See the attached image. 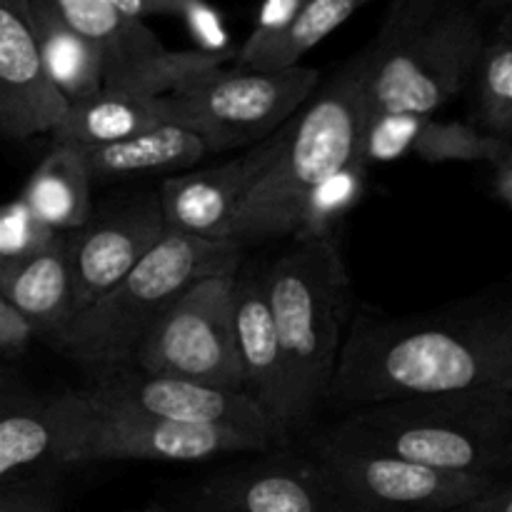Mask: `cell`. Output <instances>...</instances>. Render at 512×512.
Returning a JSON list of instances; mask_svg holds the SVG:
<instances>
[{
	"label": "cell",
	"instance_id": "34",
	"mask_svg": "<svg viewBox=\"0 0 512 512\" xmlns=\"http://www.w3.org/2000/svg\"><path fill=\"white\" fill-rule=\"evenodd\" d=\"M455 512H512V478L503 475L488 490Z\"/></svg>",
	"mask_w": 512,
	"mask_h": 512
},
{
	"label": "cell",
	"instance_id": "27",
	"mask_svg": "<svg viewBox=\"0 0 512 512\" xmlns=\"http://www.w3.org/2000/svg\"><path fill=\"white\" fill-rule=\"evenodd\" d=\"M365 178H368V168L360 160H353L343 170L325 178L310 193L308 203L300 213L298 228L293 233L295 243H310V240L335 235V225L363 198Z\"/></svg>",
	"mask_w": 512,
	"mask_h": 512
},
{
	"label": "cell",
	"instance_id": "17",
	"mask_svg": "<svg viewBox=\"0 0 512 512\" xmlns=\"http://www.w3.org/2000/svg\"><path fill=\"white\" fill-rule=\"evenodd\" d=\"M233 308L243 393L250 395L268 418L275 435V448H283L293 440L290 390L263 273H255V270L240 273L238 270Z\"/></svg>",
	"mask_w": 512,
	"mask_h": 512
},
{
	"label": "cell",
	"instance_id": "39",
	"mask_svg": "<svg viewBox=\"0 0 512 512\" xmlns=\"http://www.w3.org/2000/svg\"><path fill=\"white\" fill-rule=\"evenodd\" d=\"M508 410H510V420H512V395L508 398Z\"/></svg>",
	"mask_w": 512,
	"mask_h": 512
},
{
	"label": "cell",
	"instance_id": "20",
	"mask_svg": "<svg viewBox=\"0 0 512 512\" xmlns=\"http://www.w3.org/2000/svg\"><path fill=\"white\" fill-rule=\"evenodd\" d=\"M165 123H170L165 95L150 98L103 88L88 98L68 103L48 135L53 148L88 150L120 143Z\"/></svg>",
	"mask_w": 512,
	"mask_h": 512
},
{
	"label": "cell",
	"instance_id": "9",
	"mask_svg": "<svg viewBox=\"0 0 512 512\" xmlns=\"http://www.w3.org/2000/svg\"><path fill=\"white\" fill-rule=\"evenodd\" d=\"M338 512H455L498 478L443 473L378 450L340 443L323 430L310 438Z\"/></svg>",
	"mask_w": 512,
	"mask_h": 512
},
{
	"label": "cell",
	"instance_id": "1",
	"mask_svg": "<svg viewBox=\"0 0 512 512\" xmlns=\"http://www.w3.org/2000/svg\"><path fill=\"white\" fill-rule=\"evenodd\" d=\"M415 395H512V310L468 318L358 313L328 403L358 410Z\"/></svg>",
	"mask_w": 512,
	"mask_h": 512
},
{
	"label": "cell",
	"instance_id": "3",
	"mask_svg": "<svg viewBox=\"0 0 512 512\" xmlns=\"http://www.w3.org/2000/svg\"><path fill=\"white\" fill-rule=\"evenodd\" d=\"M368 100L365 50L348 60L293 118L283 153L238 210L225 240L238 248L288 238L310 193L358 160Z\"/></svg>",
	"mask_w": 512,
	"mask_h": 512
},
{
	"label": "cell",
	"instance_id": "7",
	"mask_svg": "<svg viewBox=\"0 0 512 512\" xmlns=\"http://www.w3.org/2000/svg\"><path fill=\"white\" fill-rule=\"evenodd\" d=\"M320 73L310 65L278 70L213 68L173 90L170 123L190 130L208 153L253 148L300 113L318 90Z\"/></svg>",
	"mask_w": 512,
	"mask_h": 512
},
{
	"label": "cell",
	"instance_id": "11",
	"mask_svg": "<svg viewBox=\"0 0 512 512\" xmlns=\"http://www.w3.org/2000/svg\"><path fill=\"white\" fill-rule=\"evenodd\" d=\"M80 393V390H78ZM78 423L70 435L65 465L148 460V463H203L220 455L265 453L273 445L255 435L210 425H180L123 410L93 405L83 393Z\"/></svg>",
	"mask_w": 512,
	"mask_h": 512
},
{
	"label": "cell",
	"instance_id": "6",
	"mask_svg": "<svg viewBox=\"0 0 512 512\" xmlns=\"http://www.w3.org/2000/svg\"><path fill=\"white\" fill-rule=\"evenodd\" d=\"M243 248L168 230L160 243L93 305L48 340L88 375L125 368L155 320L195 280L240 270Z\"/></svg>",
	"mask_w": 512,
	"mask_h": 512
},
{
	"label": "cell",
	"instance_id": "30",
	"mask_svg": "<svg viewBox=\"0 0 512 512\" xmlns=\"http://www.w3.org/2000/svg\"><path fill=\"white\" fill-rule=\"evenodd\" d=\"M305 3H308V0H263V8H260L258 20H255L253 33H250L248 40L238 48L235 63L248 58V55H253L255 50H260L273 38H278V35L293 23L295 15L303 10Z\"/></svg>",
	"mask_w": 512,
	"mask_h": 512
},
{
	"label": "cell",
	"instance_id": "40",
	"mask_svg": "<svg viewBox=\"0 0 512 512\" xmlns=\"http://www.w3.org/2000/svg\"><path fill=\"white\" fill-rule=\"evenodd\" d=\"M3 263H5V260H3V258H0V270H3Z\"/></svg>",
	"mask_w": 512,
	"mask_h": 512
},
{
	"label": "cell",
	"instance_id": "19",
	"mask_svg": "<svg viewBox=\"0 0 512 512\" xmlns=\"http://www.w3.org/2000/svg\"><path fill=\"white\" fill-rule=\"evenodd\" d=\"M0 293L28 320L35 338L50 340L73 318V278H70L65 235L25 258L5 260Z\"/></svg>",
	"mask_w": 512,
	"mask_h": 512
},
{
	"label": "cell",
	"instance_id": "2",
	"mask_svg": "<svg viewBox=\"0 0 512 512\" xmlns=\"http://www.w3.org/2000/svg\"><path fill=\"white\" fill-rule=\"evenodd\" d=\"M485 38V15L465 0H390L363 48L368 113L435 118L473 83Z\"/></svg>",
	"mask_w": 512,
	"mask_h": 512
},
{
	"label": "cell",
	"instance_id": "26",
	"mask_svg": "<svg viewBox=\"0 0 512 512\" xmlns=\"http://www.w3.org/2000/svg\"><path fill=\"white\" fill-rule=\"evenodd\" d=\"M473 85L478 128L512 140V40L488 33Z\"/></svg>",
	"mask_w": 512,
	"mask_h": 512
},
{
	"label": "cell",
	"instance_id": "25",
	"mask_svg": "<svg viewBox=\"0 0 512 512\" xmlns=\"http://www.w3.org/2000/svg\"><path fill=\"white\" fill-rule=\"evenodd\" d=\"M425 163H490L493 168L512 158V140L498 138L478 125L428 118L413 145Z\"/></svg>",
	"mask_w": 512,
	"mask_h": 512
},
{
	"label": "cell",
	"instance_id": "23",
	"mask_svg": "<svg viewBox=\"0 0 512 512\" xmlns=\"http://www.w3.org/2000/svg\"><path fill=\"white\" fill-rule=\"evenodd\" d=\"M53 233L78 230L93 213L90 178L70 148H50L18 195Z\"/></svg>",
	"mask_w": 512,
	"mask_h": 512
},
{
	"label": "cell",
	"instance_id": "31",
	"mask_svg": "<svg viewBox=\"0 0 512 512\" xmlns=\"http://www.w3.org/2000/svg\"><path fill=\"white\" fill-rule=\"evenodd\" d=\"M0 512H63L58 490L45 480L0 485Z\"/></svg>",
	"mask_w": 512,
	"mask_h": 512
},
{
	"label": "cell",
	"instance_id": "5",
	"mask_svg": "<svg viewBox=\"0 0 512 512\" xmlns=\"http://www.w3.org/2000/svg\"><path fill=\"white\" fill-rule=\"evenodd\" d=\"M290 390L293 438L323 403L348 333L353 290L335 235L295 243L263 273Z\"/></svg>",
	"mask_w": 512,
	"mask_h": 512
},
{
	"label": "cell",
	"instance_id": "8",
	"mask_svg": "<svg viewBox=\"0 0 512 512\" xmlns=\"http://www.w3.org/2000/svg\"><path fill=\"white\" fill-rule=\"evenodd\" d=\"M235 275L238 270L208 275L183 290L155 320L130 365L243 393L235 345Z\"/></svg>",
	"mask_w": 512,
	"mask_h": 512
},
{
	"label": "cell",
	"instance_id": "13",
	"mask_svg": "<svg viewBox=\"0 0 512 512\" xmlns=\"http://www.w3.org/2000/svg\"><path fill=\"white\" fill-rule=\"evenodd\" d=\"M168 233L158 193L130 195L123 203L105 205L78 230L65 233L73 318L108 293Z\"/></svg>",
	"mask_w": 512,
	"mask_h": 512
},
{
	"label": "cell",
	"instance_id": "21",
	"mask_svg": "<svg viewBox=\"0 0 512 512\" xmlns=\"http://www.w3.org/2000/svg\"><path fill=\"white\" fill-rule=\"evenodd\" d=\"M80 165L93 180H125L138 175L178 173L193 168L208 155L203 140L180 125L165 123L153 130L100 148L75 150Z\"/></svg>",
	"mask_w": 512,
	"mask_h": 512
},
{
	"label": "cell",
	"instance_id": "10",
	"mask_svg": "<svg viewBox=\"0 0 512 512\" xmlns=\"http://www.w3.org/2000/svg\"><path fill=\"white\" fill-rule=\"evenodd\" d=\"M60 18L93 43L108 90L163 98L188 80L220 68L233 53L168 50L143 20L128 18L110 0H48Z\"/></svg>",
	"mask_w": 512,
	"mask_h": 512
},
{
	"label": "cell",
	"instance_id": "28",
	"mask_svg": "<svg viewBox=\"0 0 512 512\" xmlns=\"http://www.w3.org/2000/svg\"><path fill=\"white\" fill-rule=\"evenodd\" d=\"M425 120L428 118L408 113H368L360 135L358 160L370 170L373 165L413 155V145Z\"/></svg>",
	"mask_w": 512,
	"mask_h": 512
},
{
	"label": "cell",
	"instance_id": "22",
	"mask_svg": "<svg viewBox=\"0 0 512 512\" xmlns=\"http://www.w3.org/2000/svg\"><path fill=\"white\" fill-rule=\"evenodd\" d=\"M50 85L65 103L103 90V60L90 40L70 28L48 0H20Z\"/></svg>",
	"mask_w": 512,
	"mask_h": 512
},
{
	"label": "cell",
	"instance_id": "35",
	"mask_svg": "<svg viewBox=\"0 0 512 512\" xmlns=\"http://www.w3.org/2000/svg\"><path fill=\"white\" fill-rule=\"evenodd\" d=\"M495 193L512 208V158L495 168Z\"/></svg>",
	"mask_w": 512,
	"mask_h": 512
},
{
	"label": "cell",
	"instance_id": "12",
	"mask_svg": "<svg viewBox=\"0 0 512 512\" xmlns=\"http://www.w3.org/2000/svg\"><path fill=\"white\" fill-rule=\"evenodd\" d=\"M93 405L148 415L180 425L240 430L275 445L273 428L250 395L220 390L173 375L145 373L135 365L93 373L80 390Z\"/></svg>",
	"mask_w": 512,
	"mask_h": 512
},
{
	"label": "cell",
	"instance_id": "14",
	"mask_svg": "<svg viewBox=\"0 0 512 512\" xmlns=\"http://www.w3.org/2000/svg\"><path fill=\"white\" fill-rule=\"evenodd\" d=\"M185 505L190 512H338L310 453H275L215 470Z\"/></svg>",
	"mask_w": 512,
	"mask_h": 512
},
{
	"label": "cell",
	"instance_id": "32",
	"mask_svg": "<svg viewBox=\"0 0 512 512\" xmlns=\"http://www.w3.org/2000/svg\"><path fill=\"white\" fill-rule=\"evenodd\" d=\"M33 340L35 333L28 325V320H25L23 315L5 300V295L0 293V360L15 358V355L25 353Z\"/></svg>",
	"mask_w": 512,
	"mask_h": 512
},
{
	"label": "cell",
	"instance_id": "38",
	"mask_svg": "<svg viewBox=\"0 0 512 512\" xmlns=\"http://www.w3.org/2000/svg\"><path fill=\"white\" fill-rule=\"evenodd\" d=\"M135 512H173V510H168V508H160V505H148V508H143V510H135Z\"/></svg>",
	"mask_w": 512,
	"mask_h": 512
},
{
	"label": "cell",
	"instance_id": "18",
	"mask_svg": "<svg viewBox=\"0 0 512 512\" xmlns=\"http://www.w3.org/2000/svg\"><path fill=\"white\" fill-rule=\"evenodd\" d=\"M68 103L50 85L20 0H0V133L13 140L50 133Z\"/></svg>",
	"mask_w": 512,
	"mask_h": 512
},
{
	"label": "cell",
	"instance_id": "15",
	"mask_svg": "<svg viewBox=\"0 0 512 512\" xmlns=\"http://www.w3.org/2000/svg\"><path fill=\"white\" fill-rule=\"evenodd\" d=\"M290 130L293 120L245 150L240 158L165 178L158 198L168 230L205 240H225L238 210L283 153Z\"/></svg>",
	"mask_w": 512,
	"mask_h": 512
},
{
	"label": "cell",
	"instance_id": "36",
	"mask_svg": "<svg viewBox=\"0 0 512 512\" xmlns=\"http://www.w3.org/2000/svg\"><path fill=\"white\" fill-rule=\"evenodd\" d=\"M490 33L512 40V3H508L503 10H498V13H495V25Z\"/></svg>",
	"mask_w": 512,
	"mask_h": 512
},
{
	"label": "cell",
	"instance_id": "16",
	"mask_svg": "<svg viewBox=\"0 0 512 512\" xmlns=\"http://www.w3.org/2000/svg\"><path fill=\"white\" fill-rule=\"evenodd\" d=\"M80 408V393L43 395L0 370V485L63 468Z\"/></svg>",
	"mask_w": 512,
	"mask_h": 512
},
{
	"label": "cell",
	"instance_id": "24",
	"mask_svg": "<svg viewBox=\"0 0 512 512\" xmlns=\"http://www.w3.org/2000/svg\"><path fill=\"white\" fill-rule=\"evenodd\" d=\"M368 3H373V0H308L278 38L265 43L263 48L255 50L248 58L238 60L235 65L253 70H278L300 65V58L308 50L323 43L330 33L348 23Z\"/></svg>",
	"mask_w": 512,
	"mask_h": 512
},
{
	"label": "cell",
	"instance_id": "37",
	"mask_svg": "<svg viewBox=\"0 0 512 512\" xmlns=\"http://www.w3.org/2000/svg\"><path fill=\"white\" fill-rule=\"evenodd\" d=\"M465 3L475 5V8H478L480 13H483L485 18H488V15H495V13H498V10H503L505 5L512 3V0H465Z\"/></svg>",
	"mask_w": 512,
	"mask_h": 512
},
{
	"label": "cell",
	"instance_id": "4",
	"mask_svg": "<svg viewBox=\"0 0 512 512\" xmlns=\"http://www.w3.org/2000/svg\"><path fill=\"white\" fill-rule=\"evenodd\" d=\"M340 443L378 450L443 473L503 478L512 473L508 398L415 395L345 413L323 428Z\"/></svg>",
	"mask_w": 512,
	"mask_h": 512
},
{
	"label": "cell",
	"instance_id": "33",
	"mask_svg": "<svg viewBox=\"0 0 512 512\" xmlns=\"http://www.w3.org/2000/svg\"><path fill=\"white\" fill-rule=\"evenodd\" d=\"M110 3L135 20L153 18V15H173L185 20L203 0H110Z\"/></svg>",
	"mask_w": 512,
	"mask_h": 512
},
{
	"label": "cell",
	"instance_id": "29",
	"mask_svg": "<svg viewBox=\"0 0 512 512\" xmlns=\"http://www.w3.org/2000/svg\"><path fill=\"white\" fill-rule=\"evenodd\" d=\"M60 233L45 228L20 198L0 205V258L15 260L43 250Z\"/></svg>",
	"mask_w": 512,
	"mask_h": 512
}]
</instances>
